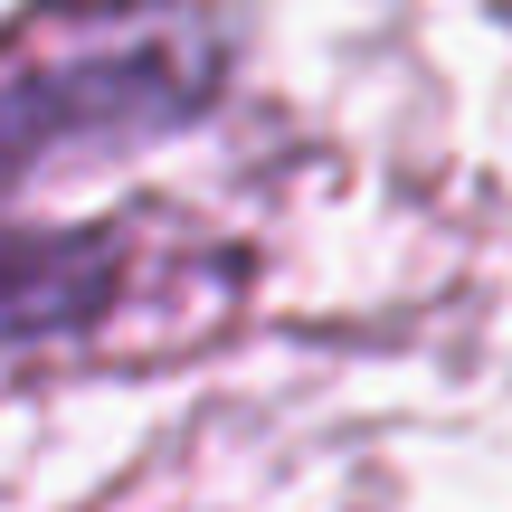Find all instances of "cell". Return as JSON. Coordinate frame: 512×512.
<instances>
[{"instance_id":"1","label":"cell","mask_w":512,"mask_h":512,"mask_svg":"<svg viewBox=\"0 0 512 512\" xmlns=\"http://www.w3.org/2000/svg\"><path fill=\"white\" fill-rule=\"evenodd\" d=\"M228 67V19L200 0H38L0 38V190L190 133Z\"/></svg>"},{"instance_id":"2","label":"cell","mask_w":512,"mask_h":512,"mask_svg":"<svg viewBox=\"0 0 512 512\" xmlns=\"http://www.w3.org/2000/svg\"><path fill=\"white\" fill-rule=\"evenodd\" d=\"M133 247L105 219H0V351L86 342L124 304Z\"/></svg>"}]
</instances>
